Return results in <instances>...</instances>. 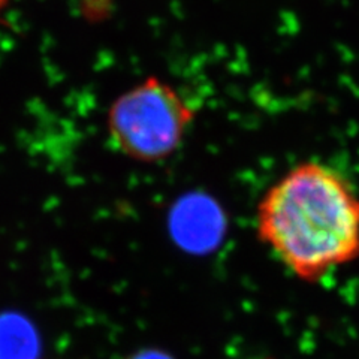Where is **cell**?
<instances>
[{"mask_svg": "<svg viewBox=\"0 0 359 359\" xmlns=\"http://www.w3.org/2000/svg\"><path fill=\"white\" fill-rule=\"evenodd\" d=\"M5 2H6V0H0V9H2V6L5 5Z\"/></svg>", "mask_w": 359, "mask_h": 359, "instance_id": "cell-3", "label": "cell"}, {"mask_svg": "<svg viewBox=\"0 0 359 359\" xmlns=\"http://www.w3.org/2000/svg\"><path fill=\"white\" fill-rule=\"evenodd\" d=\"M256 233L290 274L319 283L359 259V194L339 170L302 162L269 187Z\"/></svg>", "mask_w": 359, "mask_h": 359, "instance_id": "cell-1", "label": "cell"}, {"mask_svg": "<svg viewBox=\"0 0 359 359\" xmlns=\"http://www.w3.org/2000/svg\"><path fill=\"white\" fill-rule=\"evenodd\" d=\"M195 120V109L168 83L149 76L112 102L108 133L114 147L129 159L159 163L182 145Z\"/></svg>", "mask_w": 359, "mask_h": 359, "instance_id": "cell-2", "label": "cell"}]
</instances>
